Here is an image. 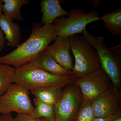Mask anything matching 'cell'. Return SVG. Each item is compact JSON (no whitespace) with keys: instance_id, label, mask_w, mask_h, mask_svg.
<instances>
[{"instance_id":"1","label":"cell","mask_w":121,"mask_h":121,"mask_svg":"<svg viewBox=\"0 0 121 121\" xmlns=\"http://www.w3.org/2000/svg\"><path fill=\"white\" fill-rule=\"evenodd\" d=\"M35 24L33 26L30 37L13 51L0 57V64L13 66L15 69L29 62L45 50L57 36L52 24L41 26Z\"/></svg>"},{"instance_id":"2","label":"cell","mask_w":121,"mask_h":121,"mask_svg":"<svg viewBox=\"0 0 121 121\" xmlns=\"http://www.w3.org/2000/svg\"><path fill=\"white\" fill-rule=\"evenodd\" d=\"M72 76L55 75L37 67L31 62L15 69L13 82L28 90L39 87L63 86L74 81Z\"/></svg>"},{"instance_id":"3","label":"cell","mask_w":121,"mask_h":121,"mask_svg":"<svg viewBox=\"0 0 121 121\" xmlns=\"http://www.w3.org/2000/svg\"><path fill=\"white\" fill-rule=\"evenodd\" d=\"M71 49L75 59L72 76L76 79L101 69V63L96 50L83 36L69 37Z\"/></svg>"},{"instance_id":"4","label":"cell","mask_w":121,"mask_h":121,"mask_svg":"<svg viewBox=\"0 0 121 121\" xmlns=\"http://www.w3.org/2000/svg\"><path fill=\"white\" fill-rule=\"evenodd\" d=\"M82 33L83 36L97 52L101 68L117 87L121 80V44L108 48L104 44V37L95 36L86 30Z\"/></svg>"},{"instance_id":"5","label":"cell","mask_w":121,"mask_h":121,"mask_svg":"<svg viewBox=\"0 0 121 121\" xmlns=\"http://www.w3.org/2000/svg\"><path fill=\"white\" fill-rule=\"evenodd\" d=\"M69 13L68 18L61 17L52 23L57 36L69 37L77 35L83 32L89 24L100 20L98 13L95 10L87 12L74 8Z\"/></svg>"},{"instance_id":"6","label":"cell","mask_w":121,"mask_h":121,"mask_svg":"<svg viewBox=\"0 0 121 121\" xmlns=\"http://www.w3.org/2000/svg\"><path fill=\"white\" fill-rule=\"evenodd\" d=\"M35 107L29 97L28 90L17 84H12L7 91L0 97V114H31Z\"/></svg>"},{"instance_id":"7","label":"cell","mask_w":121,"mask_h":121,"mask_svg":"<svg viewBox=\"0 0 121 121\" xmlns=\"http://www.w3.org/2000/svg\"><path fill=\"white\" fill-rule=\"evenodd\" d=\"M83 99L77 88L68 87L63 91L59 101L54 105L56 121H73Z\"/></svg>"},{"instance_id":"8","label":"cell","mask_w":121,"mask_h":121,"mask_svg":"<svg viewBox=\"0 0 121 121\" xmlns=\"http://www.w3.org/2000/svg\"><path fill=\"white\" fill-rule=\"evenodd\" d=\"M109 78L101 68L82 78L76 79L75 82L80 87L83 102L91 101L108 90Z\"/></svg>"},{"instance_id":"9","label":"cell","mask_w":121,"mask_h":121,"mask_svg":"<svg viewBox=\"0 0 121 121\" xmlns=\"http://www.w3.org/2000/svg\"><path fill=\"white\" fill-rule=\"evenodd\" d=\"M45 50L59 65L67 70H73L74 65L69 37L57 36L53 44L48 46Z\"/></svg>"},{"instance_id":"10","label":"cell","mask_w":121,"mask_h":121,"mask_svg":"<svg viewBox=\"0 0 121 121\" xmlns=\"http://www.w3.org/2000/svg\"><path fill=\"white\" fill-rule=\"evenodd\" d=\"M95 118L108 117L118 113V103L116 98L109 89L91 101Z\"/></svg>"},{"instance_id":"11","label":"cell","mask_w":121,"mask_h":121,"mask_svg":"<svg viewBox=\"0 0 121 121\" xmlns=\"http://www.w3.org/2000/svg\"><path fill=\"white\" fill-rule=\"evenodd\" d=\"M30 62L39 68L55 75L72 76V71L65 69L59 65L45 50Z\"/></svg>"},{"instance_id":"12","label":"cell","mask_w":121,"mask_h":121,"mask_svg":"<svg viewBox=\"0 0 121 121\" xmlns=\"http://www.w3.org/2000/svg\"><path fill=\"white\" fill-rule=\"evenodd\" d=\"M40 6L43 13L41 24L43 25L52 24L57 18L69 15L61 7L58 0H42Z\"/></svg>"},{"instance_id":"13","label":"cell","mask_w":121,"mask_h":121,"mask_svg":"<svg viewBox=\"0 0 121 121\" xmlns=\"http://www.w3.org/2000/svg\"><path fill=\"white\" fill-rule=\"evenodd\" d=\"M0 28L5 35V39L8 45L11 47L19 45L21 39L20 27L19 25L13 23L12 19L2 13L0 15Z\"/></svg>"},{"instance_id":"14","label":"cell","mask_w":121,"mask_h":121,"mask_svg":"<svg viewBox=\"0 0 121 121\" xmlns=\"http://www.w3.org/2000/svg\"><path fill=\"white\" fill-rule=\"evenodd\" d=\"M61 87L41 86L31 90L35 98L47 104L54 105L59 101L63 91Z\"/></svg>"},{"instance_id":"15","label":"cell","mask_w":121,"mask_h":121,"mask_svg":"<svg viewBox=\"0 0 121 121\" xmlns=\"http://www.w3.org/2000/svg\"><path fill=\"white\" fill-rule=\"evenodd\" d=\"M103 22L104 27L115 36L121 35V8L108 13L100 17Z\"/></svg>"},{"instance_id":"16","label":"cell","mask_w":121,"mask_h":121,"mask_svg":"<svg viewBox=\"0 0 121 121\" xmlns=\"http://www.w3.org/2000/svg\"><path fill=\"white\" fill-rule=\"evenodd\" d=\"M2 13L12 19L20 21L22 20L21 9L22 6L28 4V0H2Z\"/></svg>"},{"instance_id":"17","label":"cell","mask_w":121,"mask_h":121,"mask_svg":"<svg viewBox=\"0 0 121 121\" xmlns=\"http://www.w3.org/2000/svg\"><path fill=\"white\" fill-rule=\"evenodd\" d=\"M35 109L31 115L35 117L44 118L49 121H56L54 106L47 104L36 98L34 99Z\"/></svg>"},{"instance_id":"18","label":"cell","mask_w":121,"mask_h":121,"mask_svg":"<svg viewBox=\"0 0 121 121\" xmlns=\"http://www.w3.org/2000/svg\"><path fill=\"white\" fill-rule=\"evenodd\" d=\"M15 70L10 65L0 64V97L13 82Z\"/></svg>"},{"instance_id":"19","label":"cell","mask_w":121,"mask_h":121,"mask_svg":"<svg viewBox=\"0 0 121 121\" xmlns=\"http://www.w3.org/2000/svg\"><path fill=\"white\" fill-rule=\"evenodd\" d=\"M95 118L91 101L83 102L73 121H92Z\"/></svg>"},{"instance_id":"20","label":"cell","mask_w":121,"mask_h":121,"mask_svg":"<svg viewBox=\"0 0 121 121\" xmlns=\"http://www.w3.org/2000/svg\"><path fill=\"white\" fill-rule=\"evenodd\" d=\"M13 121H41L39 118L33 117L28 114H17Z\"/></svg>"},{"instance_id":"21","label":"cell","mask_w":121,"mask_h":121,"mask_svg":"<svg viewBox=\"0 0 121 121\" xmlns=\"http://www.w3.org/2000/svg\"><path fill=\"white\" fill-rule=\"evenodd\" d=\"M120 113L118 112L105 117L95 118L92 121H112Z\"/></svg>"},{"instance_id":"22","label":"cell","mask_w":121,"mask_h":121,"mask_svg":"<svg viewBox=\"0 0 121 121\" xmlns=\"http://www.w3.org/2000/svg\"><path fill=\"white\" fill-rule=\"evenodd\" d=\"M5 48V39L3 33L0 28V51L4 50Z\"/></svg>"},{"instance_id":"23","label":"cell","mask_w":121,"mask_h":121,"mask_svg":"<svg viewBox=\"0 0 121 121\" xmlns=\"http://www.w3.org/2000/svg\"><path fill=\"white\" fill-rule=\"evenodd\" d=\"M13 118L11 114L0 115V121H13Z\"/></svg>"},{"instance_id":"24","label":"cell","mask_w":121,"mask_h":121,"mask_svg":"<svg viewBox=\"0 0 121 121\" xmlns=\"http://www.w3.org/2000/svg\"><path fill=\"white\" fill-rule=\"evenodd\" d=\"M112 121H121V117L120 114Z\"/></svg>"},{"instance_id":"25","label":"cell","mask_w":121,"mask_h":121,"mask_svg":"<svg viewBox=\"0 0 121 121\" xmlns=\"http://www.w3.org/2000/svg\"><path fill=\"white\" fill-rule=\"evenodd\" d=\"M3 4L2 0H0V15L2 14V5Z\"/></svg>"},{"instance_id":"26","label":"cell","mask_w":121,"mask_h":121,"mask_svg":"<svg viewBox=\"0 0 121 121\" xmlns=\"http://www.w3.org/2000/svg\"><path fill=\"white\" fill-rule=\"evenodd\" d=\"M40 120L41 121H49V120H48V119H45V118H40Z\"/></svg>"}]
</instances>
